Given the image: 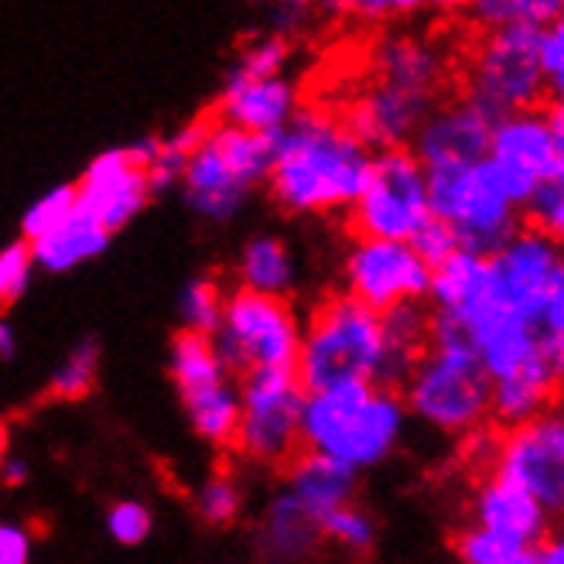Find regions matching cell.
<instances>
[{
  "label": "cell",
  "mask_w": 564,
  "mask_h": 564,
  "mask_svg": "<svg viewBox=\"0 0 564 564\" xmlns=\"http://www.w3.org/2000/svg\"><path fill=\"white\" fill-rule=\"evenodd\" d=\"M288 492L302 503L315 520L352 503L356 473L336 458L318 452H297L288 458Z\"/></svg>",
  "instance_id": "cell-19"
},
{
  "label": "cell",
  "mask_w": 564,
  "mask_h": 564,
  "mask_svg": "<svg viewBox=\"0 0 564 564\" xmlns=\"http://www.w3.org/2000/svg\"><path fill=\"white\" fill-rule=\"evenodd\" d=\"M209 144L216 148V154L223 158V164L234 178L250 192L253 185L268 182L271 169H274V154H278V138L271 134H250V130L229 127L213 120L209 123Z\"/></svg>",
  "instance_id": "cell-25"
},
{
  "label": "cell",
  "mask_w": 564,
  "mask_h": 564,
  "mask_svg": "<svg viewBox=\"0 0 564 564\" xmlns=\"http://www.w3.org/2000/svg\"><path fill=\"white\" fill-rule=\"evenodd\" d=\"M431 219L424 169L411 148L377 151L349 223L359 240L411 243V237Z\"/></svg>",
  "instance_id": "cell-9"
},
{
  "label": "cell",
  "mask_w": 564,
  "mask_h": 564,
  "mask_svg": "<svg viewBox=\"0 0 564 564\" xmlns=\"http://www.w3.org/2000/svg\"><path fill=\"white\" fill-rule=\"evenodd\" d=\"M538 65L544 76V89L554 93V104H561V83H564V24L561 21L541 28Z\"/></svg>",
  "instance_id": "cell-41"
},
{
  "label": "cell",
  "mask_w": 564,
  "mask_h": 564,
  "mask_svg": "<svg viewBox=\"0 0 564 564\" xmlns=\"http://www.w3.org/2000/svg\"><path fill=\"white\" fill-rule=\"evenodd\" d=\"M411 250L421 257L424 268L438 271L452 253H458V243H455V237H452V229H448L442 219L431 216V219L417 229V234L411 237Z\"/></svg>",
  "instance_id": "cell-40"
},
{
  "label": "cell",
  "mask_w": 564,
  "mask_h": 564,
  "mask_svg": "<svg viewBox=\"0 0 564 564\" xmlns=\"http://www.w3.org/2000/svg\"><path fill=\"white\" fill-rule=\"evenodd\" d=\"M534 564H564V544L557 534H551L544 544L534 547Z\"/></svg>",
  "instance_id": "cell-46"
},
{
  "label": "cell",
  "mask_w": 564,
  "mask_h": 564,
  "mask_svg": "<svg viewBox=\"0 0 564 564\" xmlns=\"http://www.w3.org/2000/svg\"><path fill=\"white\" fill-rule=\"evenodd\" d=\"M0 476H4L8 486H21V482H28L31 466L24 458H4V462H0Z\"/></svg>",
  "instance_id": "cell-47"
},
{
  "label": "cell",
  "mask_w": 564,
  "mask_h": 564,
  "mask_svg": "<svg viewBox=\"0 0 564 564\" xmlns=\"http://www.w3.org/2000/svg\"><path fill=\"white\" fill-rule=\"evenodd\" d=\"M520 213L527 219V229L557 243L564 234V182H541L530 192Z\"/></svg>",
  "instance_id": "cell-34"
},
{
  "label": "cell",
  "mask_w": 564,
  "mask_h": 564,
  "mask_svg": "<svg viewBox=\"0 0 564 564\" xmlns=\"http://www.w3.org/2000/svg\"><path fill=\"white\" fill-rule=\"evenodd\" d=\"M455 554L462 564H534V551L517 547L479 527H462L455 534Z\"/></svg>",
  "instance_id": "cell-31"
},
{
  "label": "cell",
  "mask_w": 564,
  "mask_h": 564,
  "mask_svg": "<svg viewBox=\"0 0 564 564\" xmlns=\"http://www.w3.org/2000/svg\"><path fill=\"white\" fill-rule=\"evenodd\" d=\"M346 8L370 21H383L390 14H411L417 4H411V0H362V4H346Z\"/></svg>",
  "instance_id": "cell-45"
},
{
  "label": "cell",
  "mask_w": 564,
  "mask_h": 564,
  "mask_svg": "<svg viewBox=\"0 0 564 564\" xmlns=\"http://www.w3.org/2000/svg\"><path fill=\"white\" fill-rule=\"evenodd\" d=\"M473 18L486 31L517 24V21L547 28V24L561 21V4H554V0H482V4H473Z\"/></svg>",
  "instance_id": "cell-32"
},
{
  "label": "cell",
  "mask_w": 564,
  "mask_h": 564,
  "mask_svg": "<svg viewBox=\"0 0 564 564\" xmlns=\"http://www.w3.org/2000/svg\"><path fill=\"white\" fill-rule=\"evenodd\" d=\"M431 104H435V96L377 83L367 96L356 99V107L343 123L367 151H390L404 148V141L417 134V127L435 110Z\"/></svg>",
  "instance_id": "cell-16"
},
{
  "label": "cell",
  "mask_w": 564,
  "mask_h": 564,
  "mask_svg": "<svg viewBox=\"0 0 564 564\" xmlns=\"http://www.w3.org/2000/svg\"><path fill=\"white\" fill-rule=\"evenodd\" d=\"M500 438L503 435H496L489 424L469 431V435H466V458H473L476 466H482V469H492L496 466V452H500Z\"/></svg>",
  "instance_id": "cell-44"
},
{
  "label": "cell",
  "mask_w": 564,
  "mask_h": 564,
  "mask_svg": "<svg viewBox=\"0 0 564 564\" xmlns=\"http://www.w3.org/2000/svg\"><path fill=\"white\" fill-rule=\"evenodd\" d=\"M373 58H377L380 83L397 86V89L435 96L442 79H445V58H442V52L431 42H424V39H411V35L383 39L377 45Z\"/></svg>",
  "instance_id": "cell-21"
},
{
  "label": "cell",
  "mask_w": 564,
  "mask_h": 564,
  "mask_svg": "<svg viewBox=\"0 0 564 564\" xmlns=\"http://www.w3.org/2000/svg\"><path fill=\"white\" fill-rule=\"evenodd\" d=\"M148 178L123 148L96 154L83 178L76 182L79 213L104 226L110 237L148 206Z\"/></svg>",
  "instance_id": "cell-15"
},
{
  "label": "cell",
  "mask_w": 564,
  "mask_h": 564,
  "mask_svg": "<svg viewBox=\"0 0 564 564\" xmlns=\"http://www.w3.org/2000/svg\"><path fill=\"white\" fill-rule=\"evenodd\" d=\"M318 534L322 541H332L336 547L359 557V554H370V547L377 544V523L362 507L346 503L339 510L318 517Z\"/></svg>",
  "instance_id": "cell-30"
},
{
  "label": "cell",
  "mask_w": 564,
  "mask_h": 564,
  "mask_svg": "<svg viewBox=\"0 0 564 564\" xmlns=\"http://www.w3.org/2000/svg\"><path fill=\"white\" fill-rule=\"evenodd\" d=\"M185 411H188V421H192L198 438H206L216 448L234 445L237 424H240V397H237L234 383H226L223 390H216V393L203 397V401L188 404Z\"/></svg>",
  "instance_id": "cell-29"
},
{
  "label": "cell",
  "mask_w": 564,
  "mask_h": 564,
  "mask_svg": "<svg viewBox=\"0 0 564 564\" xmlns=\"http://www.w3.org/2000/svg\"><path fill=\"white\" fill-rule=\"evenodd\" d=\"M294 377L305 393L332 390L343 383H377L387 377V332L383 318L352 302L349 294H332L312 312Z\"/></svg>",
  "instance_id": "cell-4"
},
{
  "label": "cell",
  "mask_w": 564,
  "mask_h": 564,
  "mask_svg": "<svg viewBox=\"0 0 564 564\" xmlns=\"http://www.w3.org/2000/svg\"><path fill=\"white\" fill-rule=\"evenodd\" d=\"M492 476L513 482L527 496L557 513L564 507V421L557 411L510 427L500 438Z\"/></svg>",
  "instance_id": "cell-11"
},
{
  "label": "cell",
  "mask_w": 564,
  "mask_h": 564,
  "mask_svg": "<svg viewBox=\"0 0 564 564\" xmlns=\"http://www.w3.org/2000/svg\"><path fill=\"white\" fill-rule=\"evenodd\" d=\"M473 517H476L473 527L489 530V534L503 538L517 547L534 551L538 544H544L551 538L554 513H547L534 496H527L513 482L486 476L473 496Z\"/></svg>",
  "instance_id": "cell-17"
},
{
  "label": "cell",
  "mask_w": 564,
  "mask_h": 564,
  "mask_svg": "<svg viewBox=\"0 0 564 564\" xmlns=\"http://www.w3.org/2000/svg\"><path fill=\"white\" fill-rule=\"evenodd\" d=\"M178 185L185 188L188 206L198 216H206V219H226V216H234L240 209V203L247 198V188L223 164V158L209 144V134H206L203 144L192 151V158L185 164Z\"/></svg>",
  "instance_id": "cell-20"
},
{
  "label": "cell",
  "mask_w": 564,
  "mask_h": 564,
  "mask_svg": "<svg viewBox=\"0 0 564 564\" xmlns=\"http://www.w3.org/2000/svg\"><path fill=\"white\" fill-rule=\"evenodd\" d=\"M489 158L503 161L527 178L564 182V107L551 104L547 110H523L492 123Z\"/></svg>",
  "instance_id": "cell-13"
},
{
  "label": "cell",
  "mask_w": 564,
  "mask_h": 564,
  "mask_svg": "<svg viewBox=\"0 0 564 564\" xmlns=\"http://www.w3.org/2000/svg\"><path fill=\"white\" fill-rule=\"evenodd\" d=\"M297 113V96L288 79H237L226 76L216 120L250 130V134L278 138Z\"/></svg>",
  "instance_id": "cell-18"
},
{
  "label": "cell",
  "mask_w": 564,
  "mask_h": 564,
  "mask_svg": "<svg viewBox=\"0 0 564 564\" xmlns=\"http://www.w3.org/2000/svg\"><path fill=\"white\" fill-rule=\"evenodd\" d=\"M424 188L427 213L452 229L458 250L492 257L520 234V209L538 182L486 154L473 169L424 172Z\"/></svg>",
  "instance_id": "cell-2"
},
{
  "label": "cell",
  "mask_w": 564,
  "mask_h": 564,
  "mask_svg": "<svg viewBox=\"0 0 564 564\" xmlns=\"http://www.w3.org/2000/svg\"><path fill=\"white\" fill-rule=\"evenodd\" d=\"M318 520L294 500L291 492H281L278 500H271L268 513L260 523V544L271 557L281 561H297L318 547Z\"/></svg>",
  "instance_id": "cell-24"
},
{
  "label": "cell",
  "mask_w": 564,
  "mask_h": 564,
  "mask_svg": "<svg viewBox=\"0 0 564 564\" xmlns=\"http://www.w3.org/2000/svg\"><path fill=\"white\" fill-rule=\"evenodd\" d=\"M213 346L223 367L237 370L240 377L253 370H294L297 349H302V325L284 297L237 288L226 294Z\"/></svg>",
  "instance_id": "cell-7"
},
{
  "label": "cell",
  "mask_w": 564,
  "mask_h": 564,
  "mask_svg": "<svg viewBox=\"0 0 564 564\" xmlns=\"http://www.w3.org/2000/svg\"><path fill=\"white\" fill-rule=\"evenodd\" d=\"M96 362H99V349L96 343H83L73 349V356L62 362L52 377V393L62 397V401H79L86 397L96 383Z\"/></svg>",
  "instance_id": "cell-37"
},
{
  "label": "cell",
  "mask_w": 564,
  "mask_h": 564,
  "mask_svg": "<svg viewBox=\"0 0 564 564\" xmlns=\"http://www.w3.org/2000/svg\"><path fill=\"white\" fill-rule=\"evenodd\" d=\"M110 247V234L99 223H93L86 213H73L62 226H55L52 234L39 237L28 243L31 263L45 271H73L76 263L93 260Z\"/></svg>",
  "instance_id": "cell-22"
},
{
  "label": "cell",
  "mask_w": 564,
  "mask_h": 564,
  "mask_svg": "<svg viewBox=\"0 0 564 564\" xmlns=\"http://www.w3.org/2000/svg\"><path fill=\"white\" fill-rule=\"evenodd\" d=\"M209 123H213V117H203V120L182 127L178 134L158 141V148L151 154V164L144 169V178H148V192L151 195H158V192H164V188H172V185L182 182V172H185L192 151L203 144L206 134H209Z\"/></svg>",
  "instance_id": "cell-28"
},
{
  "label": "cell",
  "mask_w": 564,
  "mask_h": 564,
  "mask_svg": "<svg viewBox=\"0 0 564 564\" xmlns=\"http://www.w3.org/2000/svg\"><path fill=\"white\" fill-rule=\"evenodd\" d=\"M240 424L234 445L263 466H288V458L302 452L297 427H302L305 390L294 370H253L240 377Z\"/></svg>",
  "instance_id": "cell-10"
},
{
  "label": "cell",
  "mask_w": 564,
  "mask_h": 564,
  "mask_svg": "<svg viewBox=\"0 0 564 564\" xmlns=\"http://www.w3.org/2000/svg\"><path fill=\"white\" fill-rule=\"evenodd\" d=\"M198 517H203L206 523L213 527H226V523H234L243 510V496L237 489L234 479H226V476H216L209 479L203 489H198Z\"/></svg>",
  "instance_id": "cell-38"
},
{
  "label": "cell",
  "mask_w": 564,
  "mask_h": 564,
  "mask_svg": "<svg viewBox=\"0 0 564 564\" xmlns=\"http://www.w3.org/2000/svg\"><path fill=\"white\" fill-rule=\"evenodd\" d=\"M492 117L482 113L473 99H455L442 110H431L414 134V158L421 169H473L489 154Z\"/></svg>",
  "instance_id": "cell-14"
},
{
  "label": "cell",
  "mask_w": 564,
  "mask_h": 564,
  "mask_svg": "<svg viewBox=\"0 0 564 564\" xmlns=\"http://www.w3.org/2000/svg\"><path fill=\"white\" fill-rule=\"evenodd\" d=\"M107 530L117 544H141L151 534V513L138 500H120L107 513Z\"/></svg>",
  "instance_id": "cell-42"
},
{
  "label": "cell",
  "mask_w": 564,
  "mask_h": 564,
  "mask_svg": "<svg viewBox=\"0 0 564 564\" xmlns=\"http://www.w3.org/2000/svg\"><path fill=\"white\" fill-rule=\"evenodd\" d=\"M486 260L492 305L551 339H564V263L557 243L520 226V234Z\"/></svg>",
  "instance_id": "cell-5"
},
{
  "label": "cell",
  "mask_w": 564,
  "mask_h": 564,
  "mask_svg": "<svg viewBox=\"0 0 564 564\" xmlns=\"http://www.w3.org/2000/svg\"><path fill=\"white\" fill-rule=\"evenodd\" d=\"M373 154L349 127L325 110H297L278 134L274 169L268 185L288 213L352 209L367 185Z\"/></svg>",
  "instance_id": "cell-1"
},
{
  "label": "cell",
  "mask_w": 564,
  "mask_h": 564,
  "mask_svg": "<svg viewBox=\"0 0 564 564\" xmlns=\"http://www.w3.org/2000/svg\"><path fill=\"white\" fill-rule=\"evenodd\" d=\"M538 42L541 28L527 21L486 31L469 79V99L482 113L500 120L510 113L538 110V104L547 96L538 65Z\"/></svg>",
  "instance_id": "cell-8"
},
{
  "label": "cell",
  "mask_w": 564,
  "mask_h": 564,
  "mask_svg": "<svg viewBox=\"0 0 564 564\" xmlns=\"http://www.w3.org/2000/svg\"><path fill=\"white\" fill-rule=\"evenodd\" d=\"M291 45L281 35H268V39H257L253 45H247L237 58V65L229 69V76L237 79H278L288 65Z\"/></svg>",
  "instance_id": "cell-36"
},
{
  "label": "cell",
  "mask_w": 564,
  "mask_h": 564,
  "mask_svg": "<svg viewBox=\"0 0 564 564\" xmlns=\"http://www.w3.org/2000/svg\"><path fill=\"white\" fill-rule=\"evenodd\" d=\"M223 305L226 294L216 281L198 278L185 288L182 294V318H185V332H198V336H216V328L223 322Z\"/></svg>",
  "instance_id": "cell-33"
},
{
  "label": "cell",
  "mask_w": 564,
  "mask_h": 564,
  "mask_svg": "<svg viewBox=\"0 0 564 564\" xmlns=\"http://www.w3.org/2000/svg\"><path fill=\"white\" fill-rule=\"evenodd\" d=\"M31 271H35V263H31L28 243H8L0 250V308L18 302L31 281Z\"/></svg>",
  "instance_id": "cell-39"
},
{
  "label": "cell",
  "mask_w": 564,
  "mask_h": 564,
  "mask_svg": "<svg viewBox=\"0 0 564 564\" xmlns=\"http://www.w3.org/2000/svg\"><path fill=\"white\" fill-rule=\"evenodd\" d=\"M4 452H8V424L0 421V462H4Z\"/></svg>",
  "instance_id": "cell-49"
},
{
  "label": "cell",
  "mask_w": 564,
  "mask_h": 564,
  "mask_svg": "<svg viewBox=\"0 0 564 564\" xmlns=\"http://www.w3.org/2000/svg\"><path fill=\"white\" fill-rule=\"evenodd\" d=\"M408 408L397 390L377 383H343L305 393L297 442L305 452L336 458L352 473L383 462L404 438Z\"/></svg>",
  "instance_id": "cell-3"
},
{
  "label": "cell",
  "mask_w": 564,
  "mask_h": 564,
  "mask_svg": "<svg viewBox=\"0 0 564 564\" xmlns=\"http://www.w3.org/2000/svg\"><path fill=\"white\" fill-rule=\"evenodd\" d=\"M172 380L188 408L195 401H203V397L223 390L229 383V370L223 367V359L209 336L182 328L172 339Z\"/></svg>",
  "instance_id": "cell-23"
},
{
  "label": "cell",
  "mask_w": 564,
  "mask_h": 564,
  "mask_svg": "<svg viewBox=\"0 0 564 564\" xmlns=\"http://www.w3.org/2000/svg\"><path fill=\"white\" fill-rule=\"evenodd\" d=\"M431 288V268H424L411 243L356 240L346 253V294L377 315L411 305Z\"/></svg>",
  "instance_id": "cell-12"
},
{
  "label": "cell",
  "mask_w": 564,
  "mask_h": 564,
  "mask_svg": "<svg viewBox=\"0 0 564 564\" xmlns=\"http://www.w3.org/2000/svg\"><path fill=\"white\" fill-rule=\"evenodd\" d=\"M0 564H31V534L18 523H0Z\"/></svg>",
  "instance_id": "cell-43"
},
{
  "label": "cell",
  "mask_w": 564,
  "mask_h": 564,
  "mask_svg": "<svg viewBox=\"0 0 564 564\" xmlns=\"http://www.w3.org/2000/svg\"><path fill=\"white\" fill-rule=\"evenodd\" d=\"M79 209L76 203V185H62V188H52L45 192L39 203H31L24 219H21V234L31 240H39L45 234H52L55 226H62L65 219H69L73 213Z\"/></svg>",
  "instance_id": "cell-35"
},
{
  "label": "cell",
  "mask_w": 564,
  "mask_h": 564,
  "mask_svg": "<svg viewBox=\"0 0 564 564\" xmlns=\"http://www.w3.org/2000/svg\"><path fill=\"white\" fill-rule=\"evenodd\" d=\"M14 346H18V336H14V325L8 318H0V356L11 359L14 356Z\"/></svg>",
  "instance_id": "cell-48"
},
{
  "label": "cell",
  "mask_w": 564,
  "mask_h": 564,
  "mask_svg": "<svg viewBox=\"0 0 564 564\" xmlns=\"http://www.w3.org/2000/svg\"><path fill=\"white\" fill-rule=\"evenodd\" d=\"M489 390L469 343H427L404 383V408L448 435H469L489 417Z\"/></svg>",
  "instance_id": "cell-6"
},
{
  "label": "cell",
  "mask_w": 564,
  "mask_h": 564,
  "mask_svg": "<svg viewBox=\"0 0 564 564\" xmlns=\"http://www.w3.org/2000/svg\"><path fill=\"white\" fill-rule=\"evenodd\" d=\"M240 288L268 297H284L294 284V257L278 237H257L240 253Z\"/></svg>",
  "instance_id": "cell-26"
},
{
  "label": "cell",
  "mask_w": 564,
  "mask_h": 564,
  "mask_svg": "<svg viewBox=\"0 0 564 564\" xmlns=\"http://www.w3.org/2000/svg\"><path fill=\"white\" fill-rule=\"evenodd\" d=\"M557 387L544 380H530V377H510V380H496L489 390V414L500 421L503 427H517L541 417L551 411Z\"/></svg>",
  "instance_id": "cell-27"
}]
</instances>
